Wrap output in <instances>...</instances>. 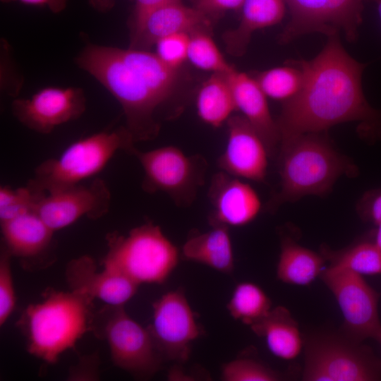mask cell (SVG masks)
I'll use <instances>...</instances> for the list:
<instances>
[{
    "mask_svg": "<svg viewBox=\"0 0 381 381\" xmlns=\"http://www.w3.org/2000/svg\"><path fill=\"white\" fill-rule=\"evenodd\" d=\"M322 255L329 265L348 269L359 274H381V250L373 241H362L348 248L334 251L322 249Z\"/></svg>",
    "mask_w": 381,
    "mask_h": 381,
    "instance_id": "4316f807",
    "label": "cell"
},
{
    "mask_svg": "<svg viewBox=\"0 0 381 381\" xmlns=\"http://www.w3.org/2000/svg\"><path fill=\"white\" fill-rule=\"evenodd\" d=\"M4 3L20 1L23 4L47 6L53 13H57L66 6L67 0H1Z\"/></svg>",
    "mask_w": 381,
    "mask_h": 381,
    "instance_id": "74e56055",
    "label": "cell"
},
{
    "mask_svg": "<svg viewBox=\"0 0 381 381\" xmlns=\"http://www.w3.org/2000/svg\"><path fill=\"white\" fill-rule=\"evenodd\" d=\"M282 375L250 358H238L224 363L222 367L221 380L224 381H277Z\"/></svg>",
    "mask_w": 381,
    "mask_h": 381,
    "instance_id": "4dcf8cb0",
    "label": "cell"
},
{
    "mask_svg": "<svg viewBox=\"0 0 381 381\" xmlns=\"http://www.w3.org/2000/svg\"><path fill=\"white\" fill-rule=\"evenodd\" d=\"M325 258L289 238L281 243L277 277L281 282L296 286H308L320 277Z\"/></svg>",
    "mask_w": 381,
    "mask_h": 381,
    "instance_id": "cb8c5ba5",
    "label": "cell"
},
{
    "mask_svg": "<svg viewBox=\"0 0 381 381\" xmlns=\"http://www.w3.org/2000/svg\"><path fill=\"white\" fill-rule=\"evenodd\" d=\"M106 241L108 250L102 267L138 285L164 283L179 263V249L152 222L136 226L126 235L109 233Z\"/></svg>",
    "mask_w": 381,
    "mask_h": 381,
    "instance_id": "8992f818",
    "label": "cell"
},
{
    "mask_svg": "<svg viewBox=\"0 0 381 381\" xmlns=\"http://www.w3.org/2000/svg\"><path fill=\"white\" fill-rule=\"evenodd\" d=\"M208 197L211 226H245L255 219L261 208L260 198L249 184L222 171L213 176Z\"/></svg>",
    "mask_w": 381,
    "mask_h": 381,
    "instance_id": "e0dca14e",
    "label": "cell"
},
{
    "mask_svg": "<svg viewBox=\"0 0 381 381\" xmlns=\"http://www.w3.org/2000/svg\"><path fill=\"white\" fill-rule=\"evenodd\" d=\"M212 18L195 7L173 0L152 12L131 31L130 47L148 50L160 39L176 33L208 30Z\"/></svg>",
    "mask_w": 381,
    "mask_h": 381,
    "instance_id": "ac0fdd59",
    "label": "cell"
},
{
    "mask_svg": "<svg viewBox=\"0 0 381 381\" xmlns=\"http://www.w3.org/2000/svg\"><path fill=\"white\" fill-rule=\"evenodd\" d=\"M11 254L1 243L0 253V325L2 326L15 309L16 303L11 259Z\"/></svg>",
    "mask_w": 381,
    "mask_h": 381,
    "instance_id": "1f68e13d",
    "label": "cell"
},
{
    "mask_svg": "<svg viewBox=\"0 0 381 381\" xmlns=\"http://www.w3.org/2000/svg\"><path fill=\"white\" fill-rule=\"evenodd\" d=\"M147 327L163 361L185 362L192 343L202 333L182 289L165 293L153 304Z\"/></svg>",
    "mask_w": 381,
    "mask_h": 381,
    "instance_id": "7c38bea8",
    "label": "cell"
},
{
    "mask_svg": "<svg viewBox=\"0 0 381 381\" xmlns=\"http://www.w3.org/2000/svg\"><path fill=\"white\" fill-rule=\"evenodd\" d=\"M65 277L71 291L111 306H124L135 294L139 286L114 270L103 267L97 271L95 261L87 255L68 262Z\"/></svg>",
    "mask_w": 381,
    "mask_h": 381,
    "instance_id": "2e32d148",
    "label": "cell"
},
{
    "mask_svg": "<svg viewBox=\"0 0 381 381\" xmlns=\"http://www.w3.org/2000/svg\"><path fill=\"white\" fill-rule=\"evenodd\" d=\"M227 74L212 73L203 83L196 97L198 116L204 123L214 128L227 122L236 110Z\"/></svg>",
    "mask_w": 381,
    "mask_h": 381,
    "instance_id": "d4e9b609",
    "label": "cell"
},
{
    "mask_svg": "<svg viewBox=\"0 0 381 381\" xmlns=\"http://www.w3.org/2000/svg\"><path fill=\"white\" fill-rule=\"evenodd\" d=\"M92 6L102 12L109 11L114 5V0H90Z\"/></svg>",
    "mask_w": 381,
    "mask_h": 381,
    "instance_id": "f35d334b",
    "label": "cell"
},
{
    "mask_svg": "<svg viewBox=\"0 0 381 381\" xmlns=\"http://www.w3.org/2000/svg\"><path fill=\"white\" fill-rule=\"evenodd\" d=\"M227 141L218 159L222 171L233 176L262 181L267 168V148L254 128L242 116L227 121Z\"/></svg>",
    "mask_w": 381,
    "mask_h": 381,
    "instance_id": "9a60e30c",
    "label": "cell"
},
{
    "mask_svg": "<svg viewBox=\"0 0 381 381\" xmlns=\"http://www.w3.org/2000/svg\"><path fill=\"white\" fill-rule=\"evenodd\" d=\"M320 277L341 310L344 334L358 342L366 339L377 341L381 333L379 294L361 274L348 269L329 265Z\"/></svg>",
    "mask_w": 381,
    "mask_h": 381,
    "instance_id": "30bf717a",
    "label": "cell"
},
{
    "mask_svg": "<svg viewBox=\"0 0 381 381\" xmlns=\"http://www.w3.org/2000/svg\"><path fill=\"white\" fill-rule=\"evenodd\" d=\"M377 229L374 234V244L381 250V222L376 224Z\"/></svg>",
    "mask_w": 381,
    "mask_h": 381,
    "instance_id": "ab89813d",
    "label": "cell"
},
{
    "mask_svg": "<svg viewBox=\"0 0 381 381\" xmlns=\"http://www.w3.org/2000/svg\"><path fill=\"white\" fill-rule=\"evenodd\" d=\"M319 133L301 135L279 147L281 188L267 210L303 196L324 195L341 175L355 173L354 166Z\"/></svg>",
    "mask_w": 381,
    "mask_h": 381,
    "instance_id": "277c9868",
    "label": "cell"
},
{
    "mask_svg": "<svg viewBox=\"0 0 381 381\" xmlns=\"http://www.w3.org/2000/svg\"><path fill=\"white\" fill-rule=\"evenodd\" d=\"M339 35L328 37L310 61L294 60L303 73L299 92L284 102L277 121L279 147L306 133H318L341 123L359 121L380 130L381 113L366 100L362 88L365 64L351 57Z\"/></svg>",
    "mask_w": 381,
    "mask_h": 381,
    "instance_id": "6da1fadb",
    "label": "cell"
},
{
    "mask_svg": "<svg viewBox=\"0 0 381 381\" xmlns=\"http://www.w3.org/2000/svg\"><path fill=\"white\" fill-rule=\"evenodd\" d=\"M250 327L265 340L270 351L281 359L294 360L302 351L304 340L298 324L284 306L272 308L266 316Z\"/></svg>",
    "mask_w": 381,
    "mask_h": 381,
    "instance_id": "7402d4cb",
    "label": "cell"
},
{
    "mask_svg": "<svg viewBox=\"0 0 381 381\" xmlns=\"http://www.w3.org/2000/svg\"><path fill=\"white\" fill-rule=\"evenodd\" d=\"M43 297L42 301L28 306L17 323L27 351L53 364L91 332L93 300L72 291H47Z\"/></svg>",
    "mask_w": 381,
    "mask_h": 381,
    "instance_id": "3957f363",
    "label": "cell"
},
{
    "mask_svg": "<svg viewBox=\"0 0 381 381\" xmlns=\"http://www.w3.org/2000/svg\"><path fill=\"white\" fill-rule=\"evenodd\" d=\"M377 6V11L381 21V0H373Z\"/></svg>",
    "mask_w": 381,
    "mask_h": 381,
    "instance_id": "60d3db41",
    "label": "cell"
},
{
    "mask_svg": "<svg viewBox=\"0 0 381 381\" xmlns=\"http://www.w3.org/2000/svg\"><path fill=\"white\" fill-rule=\"evenodd\" d=\"M134 143L126 126L92 134L71 144L58 157L41 162L27 185L49 193L81 183L100 172L118 151L126 152Z\"/></svg>",
    "mask_w": 381,
    "mask_h": 381,
    "instance_id": "5b68a950",
    "label": "cell"
},
{
    "mask_svg": "<svg viewBox=\"0 0 381 381\" xmlns=\"http://www.w3.org/2000/svg\"><path fill=\"white\" fill-rule=\"evenodd\" d=\"M91 332L107 341L115 366L138 379L151 378L164 361L147 329L132 319L124 306L107 305L94 313Z\"/></svg>",
    "mask_w": 381,
    "mask_h": 381,
    "instance_id": "ba28073f",
    "label": "cell"
},
{
    "mask_svg": "<svg viewBox=\"0 0 381 381\" xmlns=\"http://www.w3.org/2000/svg\"><path fill=\"white\" fill-rule=\"evenodd\" d=\"M1 243L12 257L25 263L40 262L48 258L54 248V231L40 217L31 211L1 222Z\"/></svg>",
    "mask_w": 381,
    "mask_h": 381,
    "instance_id": "ffe728a7",
    "label": "cell"
},
{
    "mask_svg": "<svg viewBox=\"0 0 381 381\" xmlns=\"http://www.w3.org/2000/svg\"><path fill=\"white\" fill-rule=\"evenodd\" d=\"M358 208L363 219L375 225L381 222V190L366 193L361 199Z\"/></svg>",
    "mask_w": 381,
    "mask_h": 381,
    "instance_id": "e575fe53",
    "label": "cell"
},
{
    "mask_svg": "<svg viewBox=\"0 0 381 381\" xmlns=\"http://www.w3.org/2000/svg\"><path fill=\"white\" fill-rule=\"evenodd\" d=\"M75 61L119 102L134 142L157 135L160 126L156 114L165 103L125 49L88 43Z\"/></svg>",
    "mask_w": 381,
    "mask_h": 381,
    "instance_id": "7a4b0ae2",
    "label": "cell"
},
{
    "mask_svg": "<svg viewBox=\"0 0 381 381\" xmlns=\"http://www.w3.org/2000/svg\"><path fill=\"white\" fill-rule=\"evenodd\" d=\"M188 60L198 68L212 73L226 74L234 69L206 30L190 34Z\"/></svg>",
    "mask_w": 381,
    "mask_h": 381,
    "instance_id": "f1b7e54d",
    "label": "cell"
},
{
    "mask_svg": "<svg viewBox=\"0 0 381 381\" xmlns=\"http://www.w3.org/2000/svg\"><path fill=\"white\" fill-rule=\"evenodd\" d=\"M305 381L381 380V360L344 334L317 332L304 339Z\"/></svg>",
    "mask_w": 381,
    "mask_h": 381,
    "instance_id": "52a82bcc",
    "label": "cell"
},
{
    "mask_svg": "<svg viewBox=\"0 0 381 381\" xmlns=\"http://www.w3.org/2000/svg\"><path fill=\"white\" fill-rule=\"evenodd\" d=\"M126 153L136 158L142 167L143 190L162 192L177 205H190L204 184L207 163L200 155H187L171 145L143 151L133 145Z\"/></svg>",
    "mask_w": 381,
    "mask_h": 381,
    "instance_id": "9c48e42d",
    "label": "cell"
},
{
    "mask_svg": "<svg viewBox=\"0 0 381 381\" xmlns=\"http://www.w3.org/2000/svg\"><path fill=\"white\" fill-rule=\"evenodd\" d=\"M11 109L24 126L49 134L58 126L80 118L86 109V99L80 87H47L30 98L15 99Z\"/></svg>",
    "mask_w": 381,
    "mask_h": 381,
    "instance_id": "5bb4252c",
    "label": "cell"
},
{
    "mask_svg": "<svg viewBox=\"0 0 381 381\" xmlns=\"http://www.w3.org/2000/svg\"><path fill=\"white\" fill-rule=\"evenodd\" d=\"M173 0H135L131 31L138 28L155 10Z\"/></svg>",
    "mask_w": 381,
    "mask_h": 381,
    "instance_id": "d590c367",
    "label": "cell"
},
{
    "mask_svg": "<svg viewBox=\"0 0 381 381\" xmlns=\"http://www.w3.org/2000/svg\"><path fill=\"white\" fill-rule=\"evenodd\" d=\"M366 0H285L290 20L280 40L289 43L307 34L327 37L342 32L351 42L358 36Z\"/></svg>",
    "mask_w": 381,
    "mask_h": 381,
    "instance_id": "8fae6325",
    "label": "cell"
},
{
    "mask_svg": "<svg viewBox=\"0 0 381 381\" xmlns=\"http://www.w3.org/2000/svg\"><path fill=\"white\" fill-rule=\"evenodd\" d=\"M285 0H244L238 26L224 34L226 49L234 56L243 54L253 34L279 23L285 14Z\"/></svg>",
    "mask_w": 381,
    "mask_h": 381,
    "instance_id": "603a6c76",
    "label": "cell"
},
{
    "mask_svg": "<svg viewBox=\"0 0 381 381\" xmlns=\"http://www.w3.org/2000/svg\"><path fill=\"white\" fill-rule=\"evenodd\" d=\"M244 0H194L197 8L210 18L229 11L241 10Z\"/></svg>",
    "mask_w": 381,
    "mask_h": 381,
    "instance_id": "836d02e7",
    "label": "cell"
},
{
    "mask_svg": "<svg viewBox=\"0 0 381 381\" xmlns=\"http://www.w3.org/2000/svg\"><path fill=\"white\" fill-rule=\"evenodd\" d=\"M97 356L90 355L86 357H83L78 364L73 368L72 370L69 374L68 378L70 380H88L87 373H88L90 378L91 380H95V378H98L97 371H98V364H94L90 367L87 366L94 360Z\"/></svg>",
    "mask_w": 381,
    "mask_h": 381,
    "instance_id": "8d00e7d4",
    "label": "cell"
},
{
    "mask_svg": "<svg viewBox=\"0 0 381 381\" xmlns=\"http://www.w3.org/2000/svg\"><path fill=\"white\" fill-rule=\"evenodd\" d=\"M111 192L102 179L79 183L45 193L37 201L35 212L54 231L67 227L82 217L97 219L110 209Z\"/></svg>",
    "mask_w": 381,
    "mask_h": 381,
    "instance_id": "4fadbf2b",
    "label": "cell"
},
{
    "mask_svg": "<svg viewBox=\"0 0 381 381\" xmlns=\"http://www.w3.org/2000/svg\"><path fill=\"white\" fill-rule=\"evenodd\" d=\"M226 308L234 320L250 327L267 315L272 301L260 286L242 282L236 285Z\"/></svg>",
    "mask_w": 381,
    "mask_h": 381,
    "instance_id": "484cf974",
    "label": "cell"
},
{
    "mask_svg": "<svg viewBox=\"0 0 381 381\" xmlns=\"http://www.w3.org/2000/svg\"><path fill=\"white\" fill-rule=\"evenodd\" d=\"M267 96L284 102L294 97L303 83V73L294 60L286 65L263 71L254 78Z\"/></svg>",
    "mask_w": 381,
    "mask_h": 381,
    "instance_id": "83f0119b",
    "label": "cell"
},
{
    "mask_svg": "<svg viewBox=\"0 0 381 381\" xmlns=\"http://www.w3.org/2000/svg\"><path fill=\"white\" fill-rule=\"evenodd\" d=\"M229 227L212 225L205 232L194 231L181 249V257L229 274L234 268V257Z\"/></svg>",
    "mask_w": 381,
    "mask_h": 381,
    "instance_id": "44dd1931",
    "label": "cell"
},
{
    "mask_svg": "<svg viewBox=\"0 0 381 381\" xmlns=\"http://www.w3.org/2000/svg\"><path fill=\"white\" fill-rule=\"evenodd\" d=\"M45 193L33 190L29 186L12 189L0 188V222L35 211L37 201Z\"/></svg>",
    "mask_w": 381,
    "mask_h": 381,
    "instance_id": "f546056e",
    "label": "cell"
},
{
    "mask_svg": "<svg viewBox=\"0 0 381 381\" xmlns=\"http://www.w3.org/2000/svg\"><path fill=\"white\" fill-rule=\"evenodd\" d=\"M377 341L381 344V333H380V335Z\"/></svg>",
    "mask_w": 381,
    "mask_h": 381,
    "instance_id": "b9f144b4",
    "label": "cell"
},
{
    "mask_svg": "<svg viewBox=\"0 0 381 381\" xmlns=\"http://www.w3.org/2000/svg\"><path fill=\"white\" fill-rule=\"evenodd\" d=\"M236 110L250 123L264 141L270 155H274L280 143L277 121L270 113L267 96L257 81L235 68L227 74Z\"/></svg>",
    "mask_w": 381,
    "mask_h": 381,
    "instance_id": "d6986e66",
    "label": "cell"
},
{
    "mask_svg": "<svg viewBox=\"0 0 381 381\" xmlns=\"http://www.w3.org/2000/svg\"><path fill=\"white\" fill-rule=\"evenodd\" d=\"M190 34L181 32L160 39L155 44L157 56L167 66L179 69L188 60Z\"/></svg>",
    "mask_w": 381,
    "mask_h": 381,
    "instance_id": "d6a6232c",
    "label": "cell"
}]
</instances>
